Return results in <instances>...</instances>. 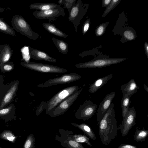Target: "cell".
<instances>
[{
  "label": "cell",
  "instance_id": "6da1fadb",
  "mask_svg": "<svg viewBox=\"0 0 148 148\" xmlns=\"http://www.w3.org/2000/svg\"><path fill=\"white\" fill-rule=\"evenodd\" d=\"M115 116L114 103H112L98 125L99 135L104 145H108L117 136L118 130Z\"/></svg>",
  "mask_w": 148,
  "mask_h": 148
},
{
  "label": "cell",
  "instance_id": "7a4b0ae2",
  "mask_svg": "<svg viewBox=\"0 0 148 148\" xmlns=\"http://www.w3.org/2000/svg\"><path fill=\"white\" fill-rule=\"evenodd\" d=\"M11 23L13 29L29 38L36 40L40 38L39 34L33 31L29 24L21 16L13 15Z\"/></svg>",
  "mask_w": 148,
  "mask_h": 148
},
{
  "label": "cell",
  "instance_id": "3957f363",
  "mask_svg": "<svg viewBox=\"0 0 148 148\" xmlns=\"http://www.w3.org/2000/svg\"><path fill=\"white\" fill-rule=\"evenodd\" d=\"M79 89L78 86H74L68 87L60 91L49 100L45 102V113L48 114L50 111L57 106L67 97L76 92Z\"/></svg>",
  "mask_w": 148,
  "mask_h": 148
},
{
  "label": "cell",
  "instance_id": "277c9868",
  "mask_svg": "<svg viewBox=\"0 0 148 148\" xmlns=\"http://www.w3.org/2000/svg\"><path fill=\"white\" fill-rule=\"evenodd\" d=\"M127 59L125 58H97L90 61L76 64L77 69L102 68L120 63Z\"/></svg>",
  "mask_w": 148,
  "mask_h": 148
},
{
  "label": "cell",
  "instance_id": "5b68a950",
  "mask_svg": "<svg viewBox=\"0 0 148 148\" xmlns=\"http://www.w3.org/2000/svg\"><path fill=\"white\" fill-rule=\"evenodd\" d=\"M20 64L25 68L40 72L62 73L68 71L66 69L57 66L38 62L23 61Z\"/></svg>",
  "mask_w": 148,
  "mask_h": 148
},
{
  "label": "cell",
  "instance_id": "8992f818",
  "mask_svg": "<svg viewBox=\"0 0 148 148\" xmlns=\"http://www.w3.org/2000/svg\"><path fill=\"white\" fill-rule=\"evenodd\" d=\"M88 8L87 4H83L81 0H78L69 13L68 20L73 24L76 32L77 31L78 26L87 12Z\"/></svg>",
  "mask_w": 148,
  "mask_h": 148
},
{
  "label": "cell",
  "instance_id": "52a82bcc",
  "mask_svg": "<svg viewBox=\"0 0 148 148\" xmlns=\"http://www.w3.org/2000/svg\"><path fill=\"white\" fill-rule=\"evenodd\" d=\"M82 88L67 97L49 112L48 114L54 117L63 114L73 104L80 94Z\"/></svg>",
  "mask_w": 148,
  "mask_h": 148
},
{
  "label": "cell",
  "instance_id": "ba28073f",
  "mask_svg": "<svg viewBox=\"0 0 148 148\" xmlns=\"http://www.w3.org/2000/svg\"><path fill=\"white\" fill-rule=\"evenodd\" d=\"M82 76L75 73L65 74L58 77L50 79L45 82L37 85L39 87L44 88L53 85L68 84L80 79Z\"/></svg>",
  "mask_w": 148,
  "mask_h": 148
},
{
  "label": "cell",
  "instance_id": "9c48e42d",
  "mask_svg": "<svg viewBox=\"0 0 148 148\" xmlns=\"http://www.w3.org/2000/svg\"><path fill=\"white\" fill-rule=\"evenodd\" d=\"M58 133L59 135L56 134L55 138L62 146L66 148H84L81 143L72 139L71 137V135L73 134L72 131L60 129Z\"/></svg>",
  "mask_w": 148,
  "mask_h": 148
},
{
  "label": "cell",
  "instance_id": "30bf717a",
  "mask_svg": "<svg viewBox=\"0 0 148 148\" xmlns=\"http://www.w3.org/2000/svg\"><path fill=\"white\" fill-rule=\"evenodd\" d=\"M97 105L90 100H86L80 105L75 114L77 119L85 121L91 118L95 114Z\"/></svg>",
  "mask_w": 148,
  "mask_h": 148
},
{
  "label": "cell",
  "instance_id": "8fae6325",
  "mask_svg": "<svg viewBox=\"0 0 148 148\" xmlns=\"http://www.w3.org/2000/svg\"><path fill=\"white\" fill-rule=\"evenodd\" d=\"M136 113L134 107L129 108L128 110L123 119L122 124L118 127L120 130L122 136H125L130 129L135 124Z\"/></svg>",
  "mask_w": 148,
  "mask_h": 148
},
{
  "label": "cell",
  "instance_id": "7c38bea8",
  "mask_svg": "<svg viewBox=\"0 0 148 148\" xmlns=\"http://www.w3.org/2000/svg\"><path fill=\"white\" fill-rule=\"evenodd\" d=\"M33 15L36 18L48 19L49 21H53L56 18L61 16L64 17L65 13L61 7L45 11H36L34 12Z\"/></svg>",
  "mask_w": 148,
  "mask_h": 148
},
{
  "label": "cell",
  "instance_id": "4fadbf2b",
  "mask_svg": "<svg viewBox=\"0 0 148 148\" xmlns=\"http://www.w3.org/2000/svg\"><path fill=\"white\" fill-rule=\"evenodd\" d=\"M115 95L116 92L114 91L108 94L105 97L102 101L100 104L97 115V125L106 113Z\"/></svg>",
  "mask_w": 148,
  "mask_h": 148
},
{
  "label": "cell",
  "instance_id": "5bb4252c",
  "mask_svg": "<svg viewBox=\"0 0 148 148\" xmlns=\"http://www.w3.org/2000/svg\"><path fill=\"white\" fill-rule=\"evenodd\" d=\"M29 51L30 57L37 60H43L53 63L57 62L56 60L46 53L37 49L29 47Z\"/></svg>",
  "mask_w": 148,
  "mask_h": 148
},
{
  "label": "cell",
  "instance_id": "9a60e30c",
  "mask_svg": "<svg viewBox=\"0 0 148 148\" xmlns=\"http://www.w3.org/2000/svg\"><path fill=\"white\" fill-rule=\"evenodd\" d=\"M18 84V81H16L8 89L1 102L0 110L4 108L11 102L16 94Z\"/></svg>",
  "mask_w": 148,
  "mask_h": 148
},
{
  "label": "cell",
  "instance_id": "2e32d148",
  "mask_svg": "<svg viewBox=\"0 0 148 148\" xmlns=\"http://www.w3.org/2000/svg\"><path fill=\"white\" fill-rule=\"evenodd\" d=\"M139 89L134 79H131L126 83L123 84L120 88L122 91L123 96L125 94L132 96L137 92Z\"/></svg>",
  "mask_w": 148,
  "mask_h": 148
},
{
  "label": "cell",
  "instance_id": "e0dca14e",
  "mask_svg": "<svg viewBox=\"0 0 148 148\" xmlns=\"http://www.w3.org/2000/svg\"><path fill=\"white\" fill-rule=\"evenodd\" d=\"M112 77V74H110L97 79L93 84L90 85L88 92L91 93L96 92Z\"/></svg>",
  "mask_w": 148,
  "mask_h": 148
},
{
  "label": "cell",
  "instance_id": "ac0fdd59",
  "mask_svg": "<svg viewBox=\"0 0 148 148\" xmlns=\"http://www.w3.org/2000/svg\"><path fill=\"white\" fill-rule=\"evenodd\" d=\"M13 53V51L9 45H1L0 63H4L8 62L11 58Z\"/></svg>",
  "mask_w": 148,
  "mask_h": 148
},
{
  "label": "cell",
  "instance_id": "d6986e66",
  "mask_svg": "<svg viewBox=\"0 0 148 148\" xmlns=\"http://www.w3.org/2000/svg\"><path fill=\"white\" fill-rule=\"evenodd\" d=\"M15 114V108L13 104L7 108L0 110V119L4 120L5 122L14 119Z\"/></svg>",
  "mask_w": 148,
  "mask_h": 148
},
{
  "label": "cell",
  "instance_id": "ffe728a7",
  "mask_svg": "<svg viewBox=\"0 0 148 148\" xmlns=\"http://www.w3.org/2000/svg\"><path fill=\"white\" fill-rule=\"evenodd\" d=\"M29 8L32 10L45 11L61 7L60 5L50 3H36L30 4Z\"/></svg>",
  "mask_w": 148,
  "mask_h": 148
},
{
  "label": "cell",
  "instance_id": "44dd1931",
  "mask_svg": "<svg viewBox=\"0 0 148 148\" xmlns=\"http://www.w3.org/2000/svg\"><path fill=\"white\" fill-rule=\"evenodd\" d=\"M42 25L47 31L57 36L65 38L69 35L58 29L53 24L49 23H43Z\"/></svg>",
  "mask_w": 148,
  "mask_h": 148
},
{
  "label": "cell",
  "instance_id": "7402d4cb",
  "mask_svg": "<svg viewBox=\"0 0 148 148\" xmlns=\"http://www.w3.org/2000/svg\"><path fill=\"white\" fill-rule=\"evenodd\" d=\"M71 124L73 125L82 130L85 135L91 139L95 140L96 139L95 134L90 127L88 125L85 123L78 124L74 123H72Z\"/></svg>",
  "mask_w": 148,
  "mask_h": 148
},
{
  "label": "cell",
  "instance_id": "603a6c76",
  "mask_svg": "<svg viewBox=\"0 0 148 148\" xmlns=\"http://www.w3.org/2000/svg\"><path fill=\"white\" fill-rule=\"evenodd\" d=\"M52 40L59 51L61 53L66 54L69 51L68 44L62 40L58 39L53 37Z\"/></svg>",
  "mask_w": 148,
  "mask_h": 148
},
{
  "label": "cell",
  "instance_id": "cb8c5ba5",
  "mask_svg": "<svg viewBox=\"0 0 148 148\" xmlns=\"http://www.w3.org/2000/svg\"><path fill=\"white\" fill-rule=\"evenodd\" d=\"M21 136H15L12 131L9 130H4L0 134V138L13 143H15L17 138Z\"/></svg>",
  "mask_w": 148,
  "mask_h": 148
},
{
  "label": "cell",
  "instance_id": "d4e9b609",
  "mask_svg": "<svg viewBox=\"0 0 148 148\" xmlns=\"http://www.w3.org/2000/svg\"><path fill=\"white\" fill-rule=\"evenodd\" d=\"M0 31L12 36H16L14 29L6 23L3 18H0Z\"/></svg>",
  "mask_w": 148,
  "mask_h": 148
},
{
  "label": "cell",
  "instance_id": "484cf974",
  "mask_svg": "<svg viewBox=\"0 0 148 148\" xmlns=\"http://www.w3.org/2000/svg\"><path fill=\"white\" fill-rule=\"evenodd\" d=\"M131 96L125 94L123 96L121 100L122 114L123 119L128 110L131 101L130 98Z\"/></svg>",
  "mask_w": 148,
  "mask_h": 148
},
{
  "label": "cell",
  "instance_id": "4316f807",
  "mask_svg": "<svg viewBox=\"0 0 148 148\" xmlns=\"http://www.w3.org/2000/svg\"><path fill=\"white\" fill-rule=\"evenodd\" d=\"M71 137L73 140L78 143L81 144L85 143L90 147L92 146V144L89 141V138L84 134H72L71 135Z\"/></svg>",
  "mask_w": 148,
  "mask_h": 148
},
{
  "label": "cell",
  "instance_id": "83f0119b",
  "mask_svg": "<svg viewBox=\"0 0 148 148\" xmlns=\"http://www.w3.org/2000/svg\"><path fill=\"white\" fill-rule=\"evenodd\" d=\"M148 135V130L136 129L133 136L134 140L138 142H143L145 140Z\"/></svg>",
  "mask_w": 148,
  "mask_h": 148
},
{
  "label": "cell",
  "instance_id": "f1b7e54d",
  "mask_svg": "<svg viewBox=\"0 0 148 148\" xmlns=\"http://www.w3.org/2000/svg\"><path fill=\"white\" fill-rule=\"evenodd\" d=\"M35 138L33 134L29 135L23 145V148H35Z\"/></svg>",
  "mask_w": 148,
  "mask_h": 148
},
{
  "label": "cell",
  "instance_id": "f546056e",
  "mask_svg": "<svg viewBox=\"0 0 148 148\" xmlns=\"http://www.w3.org/2000/svg\"><path fill=\"white\" fill-rule=\"evenodd\" d=\"M136 33L132 30L127 29L124 32L122 38L127 41L134 40L137 36Z\"/></svg>",
  "mask_w": 148,
  "mask_h": 148
},
{
  "label": "cell",
  "instance_id": "4dcf8cb0",
  "mask_svg": "<svg viewBox=\"0 0 148 148\" xmlns=\"http://www.w3.org/2000/svg\"><path fill=\"white\" fill-rule=\"evenodd\" d=\"M121 0H111V1L104 11L102 17H105L119 3Z\"/></svg>",
  "mask_w": 148,
  "mask_h": 148
},
{
  "label": "cell",
  "instance_id": "1f68e13d",
  "mask_svg": "<svg viewBox=\"0 0 148 148\" xmlns=\"http://www.w3.org/2000/svg\"><path fill=\"white\" fill-rule=\"evenodd\" d=\"M108 23V22H106L101 24L97 27L95 31V34L97 36H101L104 34Z\"/></svg>",
  "mask_w": 148,
  "mask_h": 148
},
{
  "label": "cell",
  "instance_id": "d6a6232c",
  "mask_svg": "<svg viewBox=\"0 0 148 148\" xmlns=\"http://www.w3.org/2000/svg\"><path fill=\"white\" fill-rule=\"evenodd\" d=\"M14 64L12 62L8 61L4 63H0V69L3 72H8L12 70Z\"/></svg>",
  "mask_w": 148,
  "mask_h": 148
},
{
  "label": "cell",
  "instance_id": "836d02e7",
  "mask_svg": "<svg viewBox=\"0 0 148 148\" xmlns=\"http://www.w3.org/2000/svg\"><path fill=\"white\" fill-rule=\"evenodd\" d=\"M76 0H63V8L67 9L69 13L72 7L76 3Z\"/></svg>",
  "mask_w": 148,
  "mask_h": 148
},
{
  "label": "cell",
  "instance_id": "e575fe53",
  "mask_svg": "<svg viewBox=\"0 0 148 148\" xmlns=\"http://www.w3.org/2000/svg\"><path fill=\"white\" fill-rule=\"evenodd\" d=\"M90 24V22L89 18L87 19L85 21L83 25L82 29L83 35H84L86 33L89 29Z\"/></svg>",
  "mask_w": 148,
  "mask_h": 148
},
{
  "label": "cell",
  "instance_id": "d590c367",
  "mask_svg": "<svg viewBox=\"0 0 148 148\" xmlns=\"http://www.w3.org/2000/svg\"><path fill=\"white\" fill-rule=\"evenodd\" d=\"M45 102H42L37 108L36 112V115L38 116L40 115L44 110L45 109Z\"/></svg>",
  "mask_w": 148,
  "mask_h": 148
},
{
  "label": "cell",
  "instance_id": "8d00e7d4",
  "mask_svg": "<svg viewBox=\"0 0 148 148\" xmlns=\"http://www.w3.org/2000/svg\"><path fill=\"white\" fill-rule=\"evenodd\" d=\"M117 148H138L135 146L127 144H121Z\"/></svg>",
  "mask_w": 148,
  "mask_h": 148
},
{
  "label": "cell",
  "instance_id": "74e56055",
  "mask_svg": "<svg viewBox=\"0 0 148 148\" xmlns=\"http://www.w3.org/2000/svg\"><path fill=\"white\" fill-rule=\"evenodd\" d=\"M111 0H102V6L103 7H107L110 3Z\"/></svg>",
  "mask_w": 148,
  "mask_h": 148
},
{
  "label": "cell",
  "instance_id": "f35d334b",
  "mask_svg": "<svg viewBox=\"0 0 148 148\" xmlns=\"http://www.w3.org/2000/svg\"><path fill=\"white\" fill-rule=\"evenodd\" d=\"M144 46L145 54L148 59V43L147 42H145Z\"/></svg>",
  "mask_w": 148,
  "mask_h": 148
},
{
  "label": "cell",
  "instance_id": "ab89813d",
  "mask_svg": "<svg viewBox=\"0 0 148 148\" xmlns=\"http://www.w3.org/2000/svg\"><path fill=\"white\" fill-rule=\"evenodd\" d=\"M143 87L145 90L148 92V87L145 84H143Z\"/></svg>",
  "mask_w": 148,
  "mask_h": 148
},
{
  "label": "cell",
  "instance_id": "60d3db41",
  "mask_svg": "<svg viewBox=\"0 0 148 148\" xmlns=\"http://www.w3.org/2000/svg\"><path fill=\"white\" fill-rule=\"evenodd\" d=\"M5 10V8H1L0 7V13L3 12Z\"/></svg>",
  "mask_w": 148,
  "mask_h": 148
},
{
  "label": "cell",
  "instance_id": "b9f144b4",
  "mask_svg": "<svg viewBox=\"0 0 148 148\" xmlns=\"http://www.w3.org/2000/svg\"><path fill=\"white\" fill-rule=\"evenodd\" d=\"M63 2V0H60L58 1V3L60 5H62Z\"/></svg>",
  "mask_w": 148,
  "mask_h": 148
},
{
  "label": "cell",
  "instance_id": "7bdbcfd3",
  "mask_svg": "<svg viewBox=\"0 0 148 148\" xmlns=\"http://www.w3.org/2000/svg\"><path fill=\"white\" fill-rule=\"evenodd\" d=\"M0 148H1V147L0 146Z\"/></svg>",
  "mask_w": 148,
  "mask_h": 148
},
{
  "label": "cell",
  "instance_id": "ee69618b",
  "mask_svg": "<svg viewBox=\"0 0 148 148\" xmlns=\"http://www.w3.org/2000/svg\"><path fill=\"white\" fill-rule=\"evenodd\" d=\"M1 45H0V47Z\"/></svg>",
  "mask_w": 148,
  "mask_h": 148
}]
</instances>
